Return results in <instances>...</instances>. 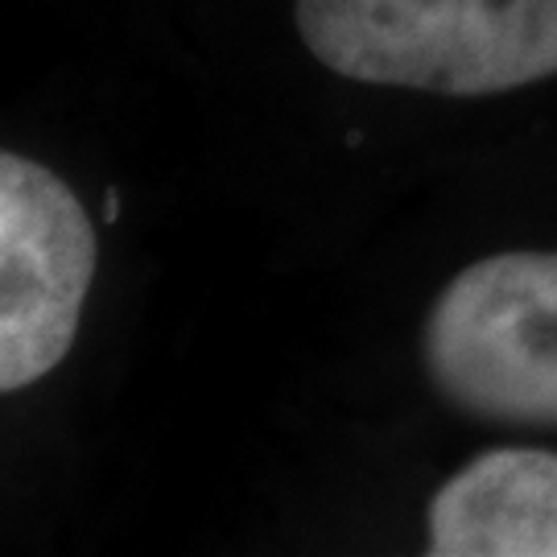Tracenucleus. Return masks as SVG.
Returning <instances> with one entry per match:
<instances>
[{
  "mask_svg": "<svg viewBox=\"0 0 557 557\" xmlns=\"http://www.w3.org/2000/svg\"><path fill=\"white\" fill-rule=\"evenodd\" d=\"M294 17L356 83L475 100L557 75V0H294Z\"/></svg>",
  "mask_w": 557,
  "mask_h": 557,
  "instance_id": "f257e3e1",
  "label": "nucleus"
},
{
  "mask_svg": "<svg viewBox=\"0 0 557 557\" xmlns=\"http://www.w3.org/2000/svg\"><path fill=\"white\" fill-rule=\"evenodd\" d=\"M421 363L467 418L557 430V252H496L455 273L430 306Z\"/></svg>",
  "mask_w": 557,
  "mask_h": 557,
  "instance_id": "f03ea898",
  "label": "nucleus"
},
{
  "mask_svg": "<svg viewBox=\"0 0 557 557\" xmlns=\"http://www.w3.org/2000/svg\"><path fill=\"white\" fill-rule=\"evenodd\" d=\"M96 277V227L75 190L21 153H0V388L59 368Z\"/></svg>",
  "mask_w": 557,
  "mask_h": 557,
  "instance_id": "7ed1b4c3",
  "label": "nucleus"
},
{
  "mask_svg": "<svg viewBox=\"0 0 557 557\" xmlns=\"http://www.w3.org/2000/svg\"><path fill=\"white\" fill-rule=\"evenodd\" d=\"M430 557H557V450L499 446L430 504Z\"/></svg>",
  "mask_w": 557,
  "mask_h": 557,
  "instance_id": "20e7f679",
  "label": "nucleus"
},
{
  "mask_svg": "<svg viewBox=\"0 0 557 557\" xmlns=\"http://www.w3.org/2000/svg\"><path fill=\"white\" fill-rule=\"evenodd\" d=\"M103 215L116 223V215H120V195H116V190H108V195H103Z\"/></svg>",
  "mask_w": 557,
  "mask_h": 557,
  "instance_id": "39448f33",
  "label": "nucleus"
}]
</instances>
